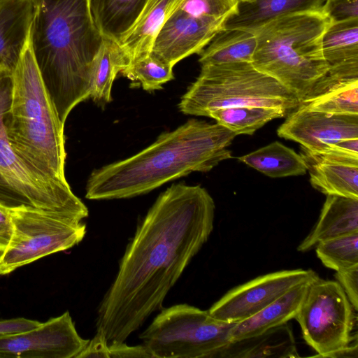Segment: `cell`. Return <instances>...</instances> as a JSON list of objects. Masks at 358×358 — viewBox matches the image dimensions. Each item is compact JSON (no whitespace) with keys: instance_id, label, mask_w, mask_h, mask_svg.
Returning a JSON list of instances; mask_svg holds the SVG:
<instances>
[{"instance_id":"obj_1","label":"cell","mask_w":358,"mask_h":358,"mask_svg":"<svg viewBox=\"0 0 358 358\" xmlns=\"http://www.w3.org/2000/svg\"><path fill=\"white\" fill-rule=\"evenodd\" d=\"M215 205L200 185L174 183L136 227L97 311L96 333L124 342L164 301L213 229Z\"/></svg>"},{"instance_id":"obj_2","label":"cell","mask_w":358,"mask_h":358,"mask_svg":"<svg viewBox=\"0 0 358 358\" xmlns=\"http://www.w3.org/2000/svg\"><path fill=\"white\" fill-rule=\"evenodd\" d=\"M29 40L47 92L61 122L90 97L103 37L91 0H31Z\"/></svg>"},{"instance_id":"obj_3","label":"cell","mask_w":358,"mask_h":358,"mask_svg":"<svg viewBox=\"0 0 358 358\" xmlns=\"http://www.w3.org/2000/svg\"><path fill=\"white\" fill-rule=\"evenodd\" d=\"M237 135L216 122L191 119L164 132L136 155L94 170L86 185L90 200L127 199L192 172H207L231 158Z\"/></svg>"},{"instance_id":"obj_4","label":"cell","mask_w":358,"mask_h":358,"mask_svg":"<svg viewBox=\"0 0 358 358\" xmlns=\"http://www.w3.org/2000/svg\"><path fill=\"white\" fill-rule=\"evenodd\" d=\"M64 126L45 87L28 39L13 71L10 103L5 117L8 142L33 171L67 182Z\"/></svg>"},{"instance_id":"obj_5","label":"cell","mask_w":358,"mask_h":358,"mask_svg":"<svg viewBox=\"0 0 358 358\" xmlns=\"http://www.w3.org/2000/svg\"><path fill=\"white\" fill-rule=\"evenodd\" d=\"M331 22L322 7L286 15L263 24L252 31L257 45L252 64L279 82L301 102L328 73L322 43Z\"/></svg>"},{"instance_id":"obj_6","label":"cell","mask_w":358,"mask_h":358,"mask_svg":"<svg viewBox=\"0 0 358 358\" xmlns=\"http://www.w3.org/2000/svg\"><path fill=\"white\" fill-rule=\"evenodd\" d=\"M300 104L296 97L251 62L201 66L196 80L178 104L185 115L206 116L232 106L280 108L289 113Z\"/></svg>"},{"instance_id":"obj_7","label":"cell","mask_w":358,"mask_h":358,"mask_svg":"<svg viewBox=\"0 0 358 358\" xmlns=\"http://www.w3.org/2000/svg\"><path fill=\"white\" fill-rule=\"evenodd\" d=\"M12 87L13 71L0 66V205L52 211L83 220L88 217V209L68 182L38 175L12 149L5 127Z\"/></svg>"},{"instance_id":"obj_8","label":"cell","mask_w":358,"mask_h":358,"mask_svg":"<svg viewBox=\"0 0 358 358\" xmlns=\"http://www.w3.org/2000/svg\"><path fill=\"white\" fill-rule=\"evenodd\" d=\"M234 324L180 303L162 309L139 338L152 358H215Z\"/></svg>"},{"instance_id":"obj_9","label":"cell","mask_w":358,"mask_h":358,"mask_svg":"<svg viewBox=\"0 0 358 358\" xmlns=\"http://www.w3.org/2000/svg\"><path fill=\"white\" fill-rule=\"evenodd\" d=\"M13 233L0 256V275L79 244L86 224L65 215L40 209H11Z\"/></svg>"},{"instance_id":"obj_10","label":"cell","mask_w":358,"mask_h":358,"mask_svg":"<svg viewBox=\"0 0 358 358\" xmlns=\"http://www.w3.org/2000/svg\"><path fill=\"white\" fill-rule=\"evenodd\" d=\"M354 310L336 280L317 275L309 282L294 319L305 341L317 352L314 357H328L353 341Z\"/></svg>"},{"instance_id":"obj_11","label":"cell","mask_w":358,"mask_h":358,"mask_svg":"<svg viewBox=\"0 0 358 358\" xmlns=\"http://www.w3.org/2000/svg\"><path fill=\"white\" fill-rule=\"evenodd\" d=\"M316 276L313 270L302 268L267 273L229 290L208 312L215 319L236 323L254 315L294 286Z\"/></svg>"},{"instance_id":"obj_12","label":"cell","mask_w":358,"mask_h":358,"mask_svg":"<svg viewBox=\"0 0 358 358\" xmlns=\"http://www.w3.org/2000/svg\"><path fill=\"white\" fill-rule=\"evenodd\" d=\"M88 341L66 311L32 329L0 336V358H76Z\"/></svg>"},{"instance_id":"obj_13","label":"cell","mask_w":358,"mask_h":358,"mask_svg":"<svg viewBox=\"0 0 358 358\" xmlns=\"http://www.w3.org/2000/svg\"><path fill=\"white\" fill-rule=\"evenodd\" d=\"M226 18L191 15L178 8L157 34L151 52L174 66L193 54H199L224 28Z\"/></svg>"},{"instance_id":"obj_14","label":"cell","mask_w":358,"mask_h":358,"mask_svg":"<svg viewBox=\"0 0 358 358\" xmlns=\"http://www.w3.org/2000/svg\"><path fill=\"white\" fill-rule=\"evenodd\" d=\"M278 135L311 152L326 150L340 140L358 138V115H335L301 106L291 111Z\"/></svg>"},{"instance_id":"obj_15","label":"cell","mask_w":358,"mask_h":358,"mask_svg":"<svg viewBox=\"0 0 358 358\" xmlns=\"http://www.w3.org/2000/svg\"><path fill=\"white\" fill-rule=\"evenodd\" d=\"M311 185L326 195L358 199V157L334 149L311 152L301 147Z\"/></svg>"},{"instance_id":"obj_16","label":"cell","mask_w":358,"mask_h":358,"mask_svg":"<svg viewBox=\"0 0 358 358\" xmlns=\"http://www.w3.org/2000/svg\"><path fill=\"white\" fill-rule=\"evenodd\" d=\"M322 47L329 76L358 78V18L331 22L323 35Z\"/></svg>"},{"instance_id":"obj_17","label":"cell","mask_w":358,"mask_h":358,"mask_svg":"<svg viewBox=\"0 0 358 358\" xmlns=\"http://www.w3.org/2000/svg\"><path fill=\"white\" fill-rule=\"evenodd\" d=\"M358 232V199L327 195L315 226L297 250L304 252L320 242Z\"/></svg>"},{"instance_id":"obj_18","label":"cell","mask_w":358,"mask_h":358,"mask_svg":"<svg viewBox=\"0 0 358 358\" xmlns=\"http://www.w3.org/2000/svg\"><path fill=\"white\" fill-rule=\"evenodd\" d=\"M31 0H0V66L11 71L28 41Z\"/></svg>"},{"instance_id":"obj_19","label":"cell","mask_w":358,"mask_h":358,"mask_svg":"<svg viewBox=\"0 0 358 358\" xmlns=\"http://www.w3.org/2000/svg\"><path fill=\"white\" fill-rule=\"evenodd\" d=\"M299 357L292 327L286 323L258 335L229 342L215 358Z\"/></svg>"},{"instance_id":"obj_20","label":"cell","mask_w":358,"mask_h":358,"mask_svg":"<svg viewBox=\"0 0 358 358\" xmlns=\"http://www.w3.org/2000/svg\"><path fill=\"white\" fill-rule=\"evenodd\" d=\"M312 280L294 286L254 315L235 323L230 342L258 335L294 319Z\"/></svg>"},{"instance_id":"obj_21","label":"cell","mask_w":358,"mask_h":358,"mask_svg":"<svg viewBox=\"0 0 358 358\" xmlns=\"http://www.w3.org/2000/svg\"><path fill=\"white\" fill-rule=\"evenodd\" d=\"M183 1H148L134 26L119 43L129 63L151 52L154 41L162 27Z\"/></svg>"},{"instance_id":"obj_22","label":"cell","mask_w":358,"mask_h":358,"mask_svg":"<svg viewBox=\"0 0 358 358\" xmlns=\"http://www.w3.org/2000/svg\"><path fill=\"white\" fill-rule=\"evenodd\" d=\"M299 106L329 114L358 115V78H336L327 73Z\"/></svg>"},{"instance_id":"obj_23","label":"cell","mask_w":358,"mask_h":358,"mask_svg":"<svg viewBox=\"0 0 358 358\" xmlns=\"http://www.w3.org/2000/svg\"><path fill=\"white\" fill-rule=\"evenodd\" d=\"M324 0H255L240 2L236 14L229 17L224 28L252 31L278 17L322 7Z\"/></svg>"},{"instance_id":"obj_24","label":"cell","mask_w":358,"mask_h":358,"mask_svg":"<svg viewBox=\"0 0 358 358\" xmlns=\"http://www.w3.org/2000/svg\"><path fill=\"white\" fill-rule=\"evenodd\" d=\"M257 45L252 31L224 28L199 54L201 66L252 62Z\"/></svg>"},{"instance_id":"obj_25","label":"cell","mask_w":358,"mask_h":358,"mask_svg":"<svg viewBox=\"0 0 358 358\" xmlns=\"http://www.w3.org/2000/svg\"><path fill=\"white\" fill-rule=\"evenodd\" d=\"M148 0H91L94 22L104 38L120 43Z\"/></svg>"},{"instance_id":"obj_26","label":"cell","mask_w":358,"mask_h":358,"mask_svg":"<svg viewBox=\"0 0 358 358\" xmlns=\"http://www.w3.org/2000/svg\"><path fill=\"white\" fill-rule=\"evenodd\" d=\"M238 159L271 178L301 176L305 175L307 171L301 156L278 141L273 142Z\"/></svg>"},{"instance_id":"obj_27","label":"cell","mask_w":358,"mask_h":358,"mask_svg":"<svg viewBox=\"0 0 358 358\" xmlns=\"http://www.w3.org/2000/svg\"><path fill=\"white\" fill-rule=\"evenodd\" d=\"M129 64V59L119 43L103 38L94 65L89 98L98 104L110 103L113 83Z\"/></svg>"},{"instance_id":"obj_28","label":"cell","mask_w":358,"mask_h":358,"mask_svg":"<svg viewBox=\"0 0 358 358\" xmlns=\"http://www.w3.org/2000/svg\"><path fill=\"white\" fill-rule=\"evenodd\" d=\"M289 113L280 108L242 106L214 110L208 113V117L213 118L238 136L252 135L267 122Z\"/></svg>"},{"instance_id":"obj_29","label":"cell","mask_w":358,"mask_h":358,"mask_svg":"<svg viewBox=\"0 0 358 358\" xmlns=\"http://www.w3.org/2000/svg\"><path fill=\"white\" fill-rule=\"evenodd\" d=\"M173 66L164 62L151 52L130 62L122 74L138 82L143 90L153 91L173 79Z\"/></svg>"},{"instance_id":"obj_30","label":"cell","mask_w":358,"mask_h":358,"mask_svg":"<svg viewBox=\"0 0 358 358\" xmlns=\"http://www.w3.org/2000/svg\"><path fill=\"white\" fill-rule=\"evenodd\" d=\"M315 248L323 265L335 271L358 265V232L320 242Z\"/></svg>"},{"instance_id":"obj_31","label":"cell","mask_w":358,"mask_h":358,"mask_svg":"<svg viewBox=\"0 0 358 358\" xmlns=\"http://www.w3.org/2000/svg\"><path fill=\"white\" fill-rule=\"evenodd\" d=\"M239 4L240 0H184L178 8L195 17L228 19Z\"/></svg>"},{"instance_id":"obj_32","label":"cell","mask_w":358,"mask_h":358,"mask_svg":"<svg viewBox=\"0 0 358 358\" xmlns=\"http://www.w3.org/2000/svg\"><path fill=\"white\" fill-rule=\"evenodd\" d=\"M322 8L332 22L358 18V0L324 2Z\"/></svg>"},{"instance_id":"obj_33","label":"cell","mask_w":358,"mask_h":358,"mask_svg":"<svg viewBox=\"0 0 358 358\" xmlns=\"http://www.w3.org/2000/svg\"><path fill=\"white\" fill-rule=\"evenodd\" d=\"M336 281L346 294L355 310H358V265L336 271Z\"/></svg>"},{"instance_id":"obj_34","label":"cell","mask_w":358,"mask_h":358,"mask_svg":"<svg viewBox=\"0 0 358 358\" xmlns=\"http://www.w3.org/2000/svg\"><path fill=\"white\" fill-rule=\"evenodd\" d=\"M110 358H152L145 345L130 346L124 342L109 344Z\"/></svg>"},{"instance_id":"obj_35","label":"cell","mask_w":358,"mask_h":358,"mask_svg":"<svg viewBox=\"0 0 358 358\" xmlns=\"http://www.w3.org/2000/svg\"><path fill=\"white\" fill-rule=\"evenodd\" d=\"M101 357L110 358L109 343L101 335L96 333L92 340H89L85 348L76 358Z\"/></svg>"},{"instance_id":"obj_36","label":"cell","mask_w":358,"mask_h":358,"mask_svg":"<svg viewBox=\"0 0 358 358\" xmlns=\"http://www.w3.org/2000/svg\"><path fill=\"white\" fill-rule=\"evenodd\" d=\"M41 323L24 317L0 320V336L24 332L38 327Z\"/></svg>"},{"instance_id":"obj_37","label":"cell","mask_w":358,"mask_h":358,"mask_svg":"<svg viewBox=\"0 0 358 358\" xmlns=\"http://www.w3.org/2000/svg\"><path fill=\"white\" fill-rule=\"evenodd\" d=\"M12 233L11 209L0 205V256L8 245Z\"/></svg>"},{"instance_id":"obj_38","label":"cell","mask_w":358,"mask_h":358,"mask_svg":"<svg viewBox=\"0 0 358 358\" xmlns=\"http://www.w3.org/2000/svg\"><path fill=\"white\" fill-rule=\"evenodd\" d=\"M328 357L331 358H358V344L357 340L355 341V343L352 344V342L347 346L341 348L333 353H331Z\"/></svg>"},{"instance_id":"obj_39","label":"cell","mask_w":358,"mask_h":358,"mask_svg":"<svg viewBox=\"0 0 358 358\" xmlns=\"http://www.w3.org/2000/svg\"><path fill=\"white\" fill-rule=\"evenodd\" d=\"M254 1H255V0H240V2H242V3H251V2H253Z\"/></svg>"},{"instance_id":"obj_40","label":"cell","mask_w":358,"mask_h":358,"mask_svg":"<svg viewBox=\"0 0 358 358\" xmlns=\"http://www.w3.org/2000/svg\"><path fill=\"white\" fill-rule=\"evenodd\" d=\"M345 1V0H324V2H333V1Z\"/></svg>"}]
</instances>
